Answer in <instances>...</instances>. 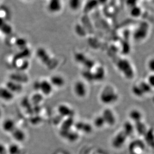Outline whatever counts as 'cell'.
<instances>
[{
  "label": "cell",
  "instance_id": "obj_7",
  "mask_svg": "<svg viewBox=\"0 0 154 154\" xmlns=\"http://www.w3.org/2000/svg\"><path fill=\"white\" fill-rule=\"evenodd\" d=\"M38 87V89L43 95H49L51 93L53 86L49 81L43 80L37 82Z\"/></svg>",
  "mask_w": 154,
  "mask_h": 154
},
{
  "label": "cell",
  "instance_id": "obj_20",
  "mask_svg": "<svg viewBox=\"0 0 154 154\" xmlns=\"http://www.w3.org/2000/svg\"><path fill=\"white\" fill-rule=\"evenodd\" d=\"M4 21L3 20V18L0 17V27H1L3 25V24H4Z\"/></svg>",
  "mask_w": 154,
  "mask_h": 154
},
{
  "label": "cell",
  "instance_id": "obj_8",
  "mask_svg": "<svg viewBox=\"0 0 154 154\" xmlns=\"http://www.w3.org/2000/svg\"><path fill=\"white\" fill-rule=\"evenodd\" d=\"M47 8L49 12L52 13L60 12L62 9L61 0H49Z\"/></svg>",
  "mask_w": 154,
  "mask_h": 154
},
{
  "label": "cell",
  "instance_id": "obj_4",
  "mask_svg": "<svg viewBox=\"0 0 154 154\" xmlns=\"http://www.w3.org/2000/svg\"><path fill=\"white\" fill-rule=\"evenodd\" d=\"M127 135L122 130L116 133L112 140V145L116 148L123 146L127 140Z\"/></svg>",
  "mask_w": 154,
  "mask_h": 154
},
{
  "label": "cell",
  "instance_id": "obj_11",
  "mask_svg": "<svg viewBox=\"0 0 154 154\" xmlns=\"http://www.w3.org/2000/svg\"><path fill=\"white\" fill-rule=\"evenodd\" d=\"M2 128L5 132L10 133H12L16 129L15 122L13 120L11 119H7L4 121L2 125Z\"/></svg>",
  "mask_w": 154,
  "mask_h": 154
},
{
  "label": "cell",
  "instance_id": "obj_17",
  "mask_svg": "<svg viewBox=\"0 0 154 154\" xmlns=\"http://www.w3.org/2000/svg\"><path fill=\"white\" fill-rule=\"evenodd\" d=\"M0 29H1L0 30H1V31L3 33L6 34H10L12 31V28L10 26L6 24L5 23L3 24V25L1 27H0Z\"/></svg>",
  "mask_w": 154,
  "mask_h": 154
},
{
  "label": "cell",
  "instance_id": "obj_9",
  "mask_svg": "<svg viewBox=\"0 0 154 154\" xmlns=\"http://www.w3.org/2000/svg\"><path fill=\"white\" fill-rule=\"evenodd\" d=\"M49 81L52 85L53 87L61 88L65 85V79L63 77L58 75H55L51 77V78L50 79Z\"/></svg>",
  "mask_w": 154,
  "mask_h": 154
},
{
  "label": "cell",
  "instance_id": "obj_15",
  "mask_svg": "<svg viewBox=\"0 0 154 154\" xmlns=\"http://www.w3.org/2000/svg\"><path fill=\"white\" fill-rule=\"evenodd\" d=\"M146 67L150 73H154V56L150 57L148 59Z\"/></svg>",
  "mask_w": 154,
  "mask_h": 154
},
{
  "label": "cell",
  "instance_id": "obj_12",
  "mask_svg": "<svg viewBox=\"0 0 154 154\" xmlns=\"http://www.w3.org/2000/svg\"><path fill=\"white\" fill-rule=\"evenodd\" d=\"M14 139L19 142H23L26 139L25 133L20 129H16L12 133Z\"/></svg>",
  "mask_w": 154,
  "mask_h": 154
},
{
  "label": "cell",
  "instance_id": "obj_16",
  "mask_svg": "<svg viewBox=\"0 0 154 154\" xmlns=\"http://www.w3.org/2000/svg\"><path fill=\"white\" fill-rule=\"evenodd\" d=\"M146 82L152 89H154V73H149Z\"/></svg>",
  "mask_w": 154,
  "mask_h": 154
},
{
  "label": "cell",
  "instance_id": "obj_2",
  "mask_svg": "<svg viewBox=\"0 0 154 154\" xmlns=\"http://www.w3.org/2000/svg\"><path fill=\"white\" fill-rule=\"evenodd\" d=\"M117 68L123 76L128 79H132L135 75L133 66L129 61L126 60L119 61L117 64Z\"/></svg>",
  "mask_w": 154,
  "mask_h": 154
},
{
  "label": "cell",
  "instance_id": "obj_18",
  "mask_svg": "<svg viewBox=\"0 0 154 154\" xmlns=\"http://www.w3.org/2000/svg\"><path fill=\"white\" fill-rule=\"evenodd\" d=\"M95 3H96V1L94 0H91L90 1H88L87 4H86V7L85 10L87 11V12H89L91 10V9L94 8L95 7Z\"/></svg>",
  "mask_w": 154,
  "mask_h": 154
},
{
  "label": "cell",
  "instance_id": "obj_3",
  "mask_svg": "<svg viewBox=\"0 0 154 154\" xmlns=\"http://www.w3.org/2000/svg\"><path fill=\"white\" fill-rule=\"evenodd\" d=\"M101 115L104 119L106 125L110 127L114 126L118 122L117 115L114 110L111 108H106L103 111Z\"/></svg>",
  "mask_w": 154,
  "mask_h": 154
},
{
  "label": "cell",
  "instance_id": "obj_14",
  "mask_svg": "<svg viewBox=\"0 0 154 154\" xmlns=\"http://www.w3.org/2000/svg\"><path fill=\"white\" fill-rule=\"evenodd\" d=\"M82 0H69L68 4L72 11L78 10L81 6Z\"/></svg>",
  "mask_w": 154,
  "mask_h": 154
},
{
  "label": "cell",
  "instance_id": "obj_6",
  "mask_svg": "<svg viewBox=\"0 0 154 154\" xmlns=\"http://www.w3.org/2000/svg\"><path fill=\"white\" fill-rule=\"evenodd\" d=\"M130 121L134 124L144 121V114L140 109L133 108L129 111L128 114Z\"/></svg>",
  "mask_w": 154,
  "mask_h": 154
},
{
  "label": "cell",
  "instance_id": "obj_13",
  "mask_svg": "<svg viewBox=\"0 0 154 154\" xmlns=\"http://www.w3.org/2000/svg\"><path fill=\"white\" fill-rule=\"evenodd\" d=\"M94 125L98 129H102L106 126V123L101 115L98 116L94 120Z\"/></svg>",
  "mask_w": 154,
  "mask_h": 154
},
{
  "label": "cell",
  "instance_id": "obj_10",
  "mask_svg": "<svg viewBox=\"0 0 154 154\" xmlns=\"http://www.w3.org/2000/svg\"><path fill=\"white\" fill-rule=\"evenodd\" d=\"M0 98L5 101H11L14 98V93L7 88H0Z\"/></svg>",
  "mask_w": 154,
  "mask_h": 154
},
{
  "label": "cell",
  "instance_id": "obj_1",
  "mask_svg": "<svg viewBox=\"0 0 154 154\" xmlns=\"http://www.w3.org/2000/svg\"><path fill=\"white\" fill-rule=\"evenodd\" d=\"M99 98L103 104L106 106H111L118 102L120 99V95L115 86L108 85L101 91Z\"/></svg>",
  "mask_w": 154,
  "mask_h": 154
},
{
  "label": "cell",
  "instance_id": "obj_19",
  "mask_svg": "<svg viewBox=\"0 0 154 154\" xmlns=\"http://www.w3.org/2000/svg\"><path fill=\"white\" fill-rule=\"evenodd\" d=\"M7 152V151L5 147L3 145L0 144V154H6Z\"/></svg>",
  "mask_w": 154,
  "mask_h": 154
},
{
  "label": "cell",
  "instance_id": "obj_5",
  "mask_svg": "<svg viewBox=\"0 0 154 154\" xmlns=\"http://www.w3.org/2000/svg\"><path fill=\"white\" fill-rule=\"evenodd\" d=\"M74 92L79 98H84L87 95L88 89L86 84L82 81H76L74 85Z\"/></svg>",
  "mask_w": 154,
  "mask_h": 154
}]
</instances>
